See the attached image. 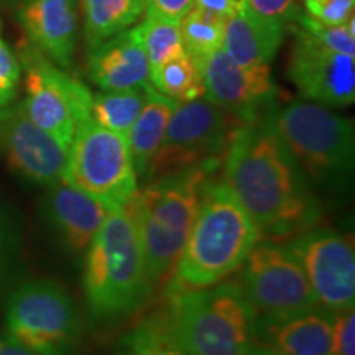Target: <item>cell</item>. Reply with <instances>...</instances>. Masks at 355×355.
Returning <instances> with one entry per match:
<instances>
[{"label":"cell","mask_w":355,"mask_h":355,"mask_svg":"<svg viewBox=\"0 0 355 355\" xmlns=\"http://www.w3.org/2000/svg\"><path fill=\"white\" fill-rule=\"evenodd\" d=\"M222 181L255 222L261 239L285 241L322 219L318 191L265 119L242 123L234 132Z\"/></svg>","instance_id":"1"},{"label":"cell","mask_w":355,"mask_h":355,"mask_svg":"<svg viewBox=\"0 0 355 355\" xmlns=\"http://www.w3.org/2000/svg\"><path fill=\"white\" fill-rule=\"evenodd\" d=\"M224 159L173 171L139 186L123 209L139 234L150 286H166L201 207L204 191Z\"/></svg>","instance_id":"2"},{"label":"cell","mask_w":355,"mask_h":355,"mask_svg":"<svg viewBox=\"0 0 355 355\" xmlns=\"http://www.w3.org/2000/svg\"><path fill=\"white\" fill-rule=\"evenodd\" d=\"M261 239L255 222L222 180L204 191L201 207L168 285L166 296L217 285L241 268Z\"/></svg>","instance_id":"3"},{"label":"cell","mask_w":355,"mask_h":355,"mask_svg":"<svg viewBox=\"0 0 355 355\" xmlns=\"http://www.w3.org/2000/svg\"><path fill=\"white\" fill-rule=\"evenodd\" d=\"M314 189L347 193L355 166L354 123L329 107L309 101L275 104L263 115Z\"/></svg>","instance_id":"4"},{"label":"cell","mask_w":355,"mask_h":355,"mask_svg":"<svg viewBox=\"0 0 355 355\" xmlns=\"http://www.w3.org/2000/svg\"><path fill=\"white\" fill-rule=\"evenodd\" d=\"M84 254V298L96 321L128 316L152 293L139 234L125 209L109 212Z\"/></svg>","instance_id":"5"},{"label":"cell","mask_w":355,"mask_h":355,"mask_svg":"<svg viewBox=\"0 0 355 355\" xmlns=\"http://www.w3.org/2000/svg\"><path fill=\"white\" fill-rule=\"evenodd\" d=\"M173 324L189 355H247L257 313L239 282L168 296Z\"/></svg>","instance_id":"6"},{"label":"cell","mask_w":355,"mask_h":355,"mask_svg":"<svg viewBox=\"0 0 355 355\" xmlns=\"http://www.w3.org/2000/svg\"><path fill=\"white\" fill-rule=\"evenodd\" d=\"M6 332L37 355H74L83 322L74 300L53 279H30L12 293Z\"/></svg>","instance_id":"7"},{"label":"cell","mask_w":355,"mask_h":355,"mask_svg":"<svg viewBox=\"0 0 355 355\" xmlns=\"http://www.w3.org/2000/svg\"><path fill=\"white\" fill-rule=\"evenodd\" d=\"M63 178L110 212L123 209L139 189L127 139L97 125L91 117L76 128Z\"/></svg>","instance_id":"8"},{"label":"cell","mask_w":355,"mask_h":355,"mask_svg":"<svg viewBox=\"0 0 355 355\" xmlns=\"http://www.w3.org/2000/svg\"><path fill=\"white\" fill-rule=\"evenodd\" d=\"M241 125V121L206 97L176 104L144 181L224 159L234 132Z\"/></svg>","instance_id":"9"},{"label":"cell","mask_w":355,"mask_h":355,"mask_svg":"<svg viewBox=\"0 0 355 355\" xmlns=\"http://www.w3.org/2000/svg\"><path fill=\"white\" fill-rule=\"evenodd\" d=\"M26 115L69 152L79 123L91 117L92 94L79 79L48 60L33 44L20 50Z\"/></svg>","instance_id":"10"},{"label":"cell","mask_w":355,"mask_h":355,"mask_svg":"<svg viewBox=\"0 0 355 355\" xmlns=\"http://www.w3.org/2000/svg\"><path fill=\"white\" fill-rule=\"evenodd\" d=\"M239 270V285L257 314L318 304L300 261L277 241L260 239Z\"/></svg>","instance_id":"11"},{"label":"cell","mask_w":355,"mask_h":355,"mask_svg":"<svg viewBox=\"0 0 355 355\" xmlns=\"http://www.w3.org/2000/svg\"><path fill=\"white\" fill-rule=\"evenodd\" d=\"M285 245L300 261L318 304L329 311L354 309L355 254L349 237L332 229L314 225Z\"/></svg>","instance_id":"12"},{"label":"cell","mask_w":355,"mask_h":355,"mask_svg":"<svg viewBox=\"0 0 355 355\" xmlns=\"http://www.w3.org/2000/svg\"><path fill=\"white\" fill-rule=\"evenodd\" d=\"M288 78L303 99L329 109L349 107L355 102V56L324 46L293 26Z\"/></svg>","instance_id":"13"},{"label":"cell","mask_w":355,"mask_h":355,"mask_svg":"<svg viewBox=\"0 0 355 355\" xmlns=\"http://www.w3.org/2000/svg\"><path fill=\"white\" fill-rule=\"evenodd\" d=\"M201 71L204 97L242 123L263 119L278 97L270 64L241 66L222 48L204 61Z\"/></svg>","instance_id":"14"},{"label":"cell","mask_w":355,"mask_h":355,"mask_svg":"<svg viewBox=\"0 0 355 355\" xmlns=\"http://www.w3.org/2000/svg\"><path fill=\"white\" fill-rule=\"evenodd\" d=\"M0 145L21 180L46 188L63 180L68 150L26 115L21 102L0 109Z\"/></svg>","instance_id":"15"},{"label":"cell","mask_w":355,"mask_h":355,"mask_svg":"<svg viewBox=\"0 0 355 355\" xmlns=\"http://www.w3.org/2000/svg\"><path fill=\"white\" fill-rule=\"evenodd\" d=\"M334 311L322 306L257 314L255 344L283 355H331Z\"/></svg>","instance_id":"16"},{"label":"cell","mask_w":355,"mask_h":355,"mask_svg":"<svg viewBox=\"0 0 355 355\" xmlns=\"http://www.w3.org/2000/svg\"><path fill=\"white\" fill-rule=\"evenodd\" d=\"M43 207L60 241L74 255L87 250L110 212L104 204L68 183L64 178L48 186Z\"/></svg>","instance_id":"17"},{"label":"cell","mask_w":355,"mask_h":355,"mask_svg":"<svg viewBox=\"0 0 355 355\" xmlns=\"http://www.w3.org/2000/svg\"><path fill=\"white\" fill-rule=\"evenodd\" d=\"M19 20L30 44L61 69L69 68L76 50L74 0H20Z\"/></svg>","instance_id":"18"},{"label":"cell","mask_w":355,"mask_h":355,"mask_svg":"<svg viewBox=\"0 0 355 355\" xmlns=\"http://www.w3.org/2000/svg\"><path fill=\"white\" fill-rule=\"evenodd\" d=\"M87 73L102 91H122L150 84L148 58L133 30H125L91 48Z\"/></svg>","instance_id":"19"},{"label":"cell","mask_w":355,"mask_h":355,"mask_svg":"<svg viewBox=\"0 0 355 355\" xmlns=\"http://www.w3.org/2000/svg\"><path fill=\"white\" fill-rule=\"evenodd\" d=\"M285 32L261 24L241 3L225 21L222 51L241 66L270 64L283 43Z\"/></svg>","instance_id":"20"},{"label":"cell","mask_w":355,"mask_h":355,"mask_svg":"<svg viewBox=\"0 0 355 355\" xmlns=\"http://www.w3.org/2000/svg\"><path fill=\"white\" fill-rule=\"evenodd\" d=\"M175 107V101L158 92L152 84L146 86L144 107L125 135L139 180H144L155 153L158 152Z\"/></svg>","instance_id":"21"},{"label":"cell","mask_w":355,"mask_h":355,"mask_svg":"<svg viewBox=\"0 0 355 355\" xmlns=\"http://www.w3.org/2000/svg\"><path fill=\"white\" fill-rule=\"evenodd\" d=\"M114 355H189L176 334L170 308L141 319L115 344Z\"/></svg>","instance_id":"22"},{"label":"cell","mask_w":355,"mask_h":355,"mask_svg":"<svg viewBox=\"0 0 355 355\" xmlns=\"http://www.w3.org/2000/svg\"><path fill=\"white\" fill-rule=\"evenodd\" d=\"M84 38L89 48L125 32L145 13L144 0H81Z\"/></svg>","instance_id":"23"},{"label":"cell","mask_w":355,"mask_h":355,"mask_svg":"<svg viewBox=\"0 0 355 355\" xmlns=\"http://www.w3.org/2000/svg\"><path fill=\"white\" fill-rule=\"evenodd\" d=\"M150 84L176 104L204 97L201 66L186 51L150 71Z\"/></svg>","instance_id":"24"},{"label":"cell","mask_w":355,"mask_h":355,"mask_svg":"<svg viewBox=\"0 0 355 355\" xmlns=\"http://www.w3.org/2000/svg\"><path fill=\"white\" fill-rule=\"evenodd\" d=\"M145 87L104 91L92 96L91 119L97 125L125 137L145 104Z\"/></svg>","instance_id":"25"},{"label":"cell","mask_w":355,"mask_h":355,"mask_svg":"<svg viewBox=\"0 0 355 355\" xmlns=\"http://www.w3.org/2000/svg\"><path fill=\"white\" fill-rule=\"evenodd\" d=\"M178 24H180L186 53L193 56L199 66H202L207 58L222 48L224 20L207 15L193 7Z\"/></svg>","instance_id":"26"},{"label":"cell","mask_w":355,"mask_h":355,"mask_svg":"<svg viewBox=\"0 0 355 355\" xmlns=\"http://www.w3.org/2000/svg\"><path fill=\"white\" fill-rule=\"evenodd\" d=\"M133 33L144 44L150 71L186 51L178 21L146 15V19L133 28Z\"/></svg>","instance_id":"27"},{"label":"cell","mask_w":355,"mask_h":355,"mask_svg":"<svg viewBox=\"0 0 355 355\" xmlns=\"http://www.w3.org/2000/svg\"><path fill=\"white\" fill-rule=\"evenodd\" d=\"M293 24L295 28L309 35L324 46L343 55L355 56V15L350 17L344 25H324L313 20L306 13L298 12Z\"/></svg>","instance_id":"28"},{"label":"cell","mask_w":355,"mask_h":355,"mask_svg":"<svg viewBox=\"0 0 355 355\" xmlns=\"http://www.w3.org/2000/svg\"><path fill=\"white\" fill-rule=\"evenodd\" d=\"M242 3L254 19L282 32L300 12L296 0H242Z\"/></svg>","instance_id":"29"},{"label":"cell","mask_w":355,"mask_h":355,"mask_svg":"<svg viewBox=\"0 0 355 355\" xmlns=\"http://www.w3.org/2000/svg\"><path fill=\"white\" fill-rule=\"evenodd\" d=\"M304 13L324 25H344L354 17L355 0H303Z\"/></svg>","instance_id":"30"},{"label":"cell","mask_w":355,"mask_h":355,"mask_svg":"<svg viewBox=\"0 0 355 355\" xmlns=\"http://www.w3.org/2000/svg\"><path fill=\"white\" fill-rule=\"evenodd\" d=\"M21 66L19 58L3 42L0 35V109L10 105L15 99L17 87L20 83Z\"/></svg>","instance_id":"31"},{"label":"cell","mask_w":355,"mask_h":355,"mask_svg":"<svg viewBox=\"0 0 355 355\" xmlns=\"http://www.w3.org/2000/svg\"><path fill=\"white\" fill-rule=\"evenodd\" d=\"M331 355H355V313L354 309L334 313Z\"/></svg>","instance_id":"32"},{"label":"cell","mask_w":355,"mask_h":355,"mask_svg":"<svg viewBox=\"0 0 355 355\" xmlns=\"http://www.w3.org/2000/svg\"><path fill=\"white\" fill-rule=\"evenodd\" d=\"M146 15L180 21L194 6V0H144Z\"/></svg>","instance_id":"33"},{"label":"cell","mask_w":355,"mask_h":355,"mask_svg":"<svg viewBox=\"0 0 355 355\" xmlns=\"http://www.w3.org/2000/svg\"><path fill=\"white\" fill-rule=\"evenodd\" d=\"M242 0H194V8L207 15L227 21L234 15L235 10L241 7Z\"/></svg>","instance_id":"34"},{"label":"cell","mask_w":355,"mask_h":355,"mask_svg":"<svg viewBox=\"0 0 355 355\" xmlns=\"http://www.w3.org/2000/svg\"><path fill=\"white\" fill-rule=\"evenodd\" d=\"M0 355H37L32 350L26 349L25 345L17 343L7 332L0 334Z\"/></svg>","instance_id":"35"},{"label":"cell","mask_w":355,"mask_h":355,"mask_svg":"<svg viewBox=\"0 0 355 355\" xmlns=\"http://www.w3.org/2000/svg\"><path fill=\"white\" fill-rule=\"evenodd\" d=\"M247 355H283V354H279V352H277V350H273V349L265 347V345L255 344L254 347L248 350Z\"/></svg>","instance_id":"36"},{"label":"cell","mask_w":355,"mask_h":355,"mask_svg":"<svg viewBox=\"0 0 355 355\" xmlns=\"http://www.w3.org/2000/svg\"><path fill=\"white\" fill-rule=\"evenodd\" d=\"M2 250H3V227H2V220H0V259H2Z\"/></svg>","instance_id":"37"},{"label":"cell","mask_w":355,"mask_h":355,"mask_svg":"<svg viewBox=\"0 0 355 355\" xmlns=\"http://www.w3.org/2000/svg\"><path fill=\"white\" fill-rule=\"evenodd\" d=\"M3 3H20V0H0Z\"/></svg>","instance_id":"38"}]
</instances>
